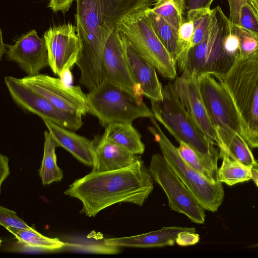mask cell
Wrapping results in <instances>:
<instances>
[{
  "label": "cell",
  "instance_id": "obj_1",
  "mask_svg": "<svg viewBox=\"0 0 258 258\" xmlns=\"http://www.w3.org/2000/svg\"><path fill=\"white\" fill-rule=\"evenodd\" d=\"M75 15L81 50L76 63L79 82L90 90L104 79L103 58L106 41L122 21L152 8L157 0H76Z\"/></svg>",
  "mask_w": 258,
  "mask_h": 258
},
{
  "label": "cell",
  "instance_id": "obj_2",
  "mask_svg": "<svg viewBox=\"0 0 258 258\" xmlns=\"http://www.w3.org/2000/svg\"><path fill=\"white\" fill-rule=\"evenodd\" d=\"M153 179L140 158L119 170L92 171L75 180L64 192L79 199L80 213L89 217L114 204L129 203L142 206L153 191Z\"/></svg>",
  "mask_w": 258,
  "mask_h": 258
},
{
  "label": "cell",
  "instance_id": "obj_3",
  "mask_svg": "<svg viewBox=\"0 0 258 258\" xmlns=\"http://www.w3.org/2000/svg\"><path fill=\"white\" fill-rule=\"evenodd\" d=\"M239 56V43L233 24L217 6L212 9L210 24L204 38L188 51L184 71L195 70L199 74H209L218 78L228 72Z\"/></svg>",
  "mask_w": 258,
  "mask_h": 258
},
{
  "label": "cell",
  "instance_id": "obj_4",
  "mask_svg": "<svg viewBox=\"0 0 258 258\" xmlns=\"http://www.w3.org/2000/svg\"><path fill=\"white\" fill-rule=\"evenodd\" d=\"M216 78L226 89L239 117L241 135L249 147L258 148V50L238 57Z\"/></svg>",
  "mask_w": 258,
  "mask_h": 258
},
{
  "label": "cell",
  "instance_id": "obj_5",
  "mask_svg": "<svg viewBox=\"0 0 258 258\" xmlns=\"http://www.w3.org/2000/svg\"><path fill=\"white\" fill-rule=\"evenodd\" d=\"M88 113L105 128L115 123H132L140 118L154 117L142 97L106 79L87 94Z\"/></svg>",
  "mask_w": 258,
  "mask_h": 258
},
{
  "label": "cell",
  "instance_id": "obj_6",
  "mask_svg": "<svg viewBox=\"0 0 258 258\" xmlns=\"http://www.w3.org/2000/svg\"><path fill=\"white\" fill-rule=\"evenodd\" d=\"M162 100H151L154 118L179 143L182 142L197 152L218 159L215 144L196 125L179 100L173 85L169 83L162 89Z\"/></svg>",
  "mask_w": 258,
  "mask_h": 258
},
{
  "label": "cell",
  "instance_id": "obj_7",
  "mask_svg": "<svg viewBox=\"0 0 258 258\" xmlns=\"http://www.w3.org/2000/svg\"><path fill=\"white\" fill-rule=\"evenodd\" d=\"M150 119L152 125L148 127V130L173 170L205 210L216 212L224 197L222 182L210 181L189 166L180 156L177 148L163 133L154 117Z\"/></svg>",
  "mask_w": 258,
  "mask_h": 258
},
{
  "label": "cell",
  "instance_id": "obj_8",
  "mask_svg": "<svg viewBox=\"0 0 258 258\" xmlns=\"http://www.w3.org/2000/svg\"><path fill=\"white\" fill-rule=\"evenodd\" d=\"M147 10L124 18L117 30L163 77L175 79L176 66L154 31Z\"/></svg>",
  "mask_w": 258,
  "mask_h": 258
},
{
  "label": "cell",
  "instance_id": "obj_9",
  "mask_svg": "<svg viewBox=\"0 0 258 258\" xmlns=\"http://www.w3.org/2000/svg\"><path fill=\"white\" fill-rule=\"evenodd\" d=\"M149 170L152 178L161 187L172 210L185 215L192 222L203 224L205 209L173 170L162 155H152Z\"/></svg>",
  "mask_w": 258,
  "mask_h": 258
},
{
  "label": "cell",
  "instance_id": "obj_10",
  "mask_svg": "<svg viewBox=\"0 0 258 258\" xmlns=\"http://www.w3.org/2000/svg\"><path fill=\"white\" fill-rule=\"evenodd\" d=\"M4 80L12 100L23 110L73 131L82 126V116L58 109L45 97L23 83L20 79L8 76Z\"/></svg>",
  "mask_w": 258,
  "mask_h": 258
},
{
  "label": "cell",
  "instance_id": "obj_11",
  "mask_svg": "<svg viewBox=\"0 0 258 258\" xmlns=\"http://www.w3.org/2000/svg\"><path fill=\"white\" fill-rule=\"evenodd\" d=\"M20 80L63 111L81 116L88 113L87 94L79 86L69 85L61 79L42 74Z\"/></svg>",
  "mask_w": 258,
  "mask_h": 258
},
{
  "label": "cell",
  "instance_id": "obj_12",
  "mask_svg": "<svg viewBox=\"0 0 258 258\" xmlns=\"http://www.w3.org/2000/svg\"><path fill=\"white\" fill-rule=\"evenodd\" d=\"M199 82L205 108L215 130L227 128L241 135L238 114L226 89L209 74H199Z\"/></svg>",
  "mask_w": 258,
  "mask_h": 258
},
{
  "label": "cell",
  "instance_id": "obj_13",
  "mask_svg": "<svg viewBox=\"0 0 258 258\" xmlns=\"http://www.w3.org/2000/svg\"><path fill=\"white\" fill-rule=\"evenodd\" d=\"M47 47L49 67L61 77L76 64L81 45L76 26L71 23L50 27L43 35Z\"/></svg>",
  "mask_w": 258,
  "mask_h": 258
},
{
  "label": "cell",
  "instance_id": "obj_14",
  "mask_svg": "<svg viewBox=\"0 0 258 258\" xmlns=\"http://www.w3.org/2000/svg\"><path fill=\"white\" fill-rule=\"evenodd\" d=\"M175 79L174 89L190 118L198 128L217 145V134L202 97L199 74L195 70H185Z\"/></svg>",
  "mask_w": 258,
  "mask_h": 258
},
{
  "label": "cell",
  "instance_id": "obj_15",
  "mask_svg": "<svg viewBox=\"0 0 258 258\" xmlns=\"http://www.w3.org/2000/svg\"><path fill=\"white\" fill-rule=\"evenodd\" d=\"M6 59L16 62L28 76L40 74L49 67L48 52L45 40L31 30L18 37L12 45H7Z\"/></svg>",
  "mask_w": 258,
  "mask_h": 258
},
{
  "label": "cell",
  "instance_id": "obj_16",
  "mask_svg": "<svg viewBox=\"0 0 258 258\" xmlns=\"http://www.w3.org/2000/svg\"><path fill=\"white\" fill-rule=\"evenodd\" d=\"M103 65L104 79L142 96L133 76L117 28L110 34L105 43Z\"/></svg>",
  "mask_w": 258,
  "mask_h": 258
},
{
  "label": "cell",
  "instance_id": "obj_17",
  "mask_svg": "<svg viewBox=\"0 0 258 258\" xmlns=\"http://www.w3.org/2000/svg\"><path fill=\"white\" fill-rule=\"evenodd\" d=\"M118 32L133 76L141 90L142 96L150 100H162L163 87L158 78L156 68L135 50L121 33Z\"/></svg>",
  "mask_w": 258,
  "mask_h": 258
},
{
  "label": "cell",
  "instance_id": "obj_18",
  "mask_svg": "<svg viewBox=\"0 0 258 258\" xmlns=\"http://www.w3.org/2000/svg\"><path fill=\"white\" fill-rule=\"evenodd\" d=\"M42 120L58 147L67 150L83 164L92 167L94 166L96 159L93 142L50 120Z\"/></svg>",
  "mask_w": 258,
  "mask_h": 258
},
{
  "label": "cell",
  "instance_id": "obj_19",
  "mask_svg": "<svg viewBox=\"0 0 258 258\" xmlns=\"http://www.w3.org/2000/svg\"><path fill=\"white\" fill-rule=\"evenodd\" d=\"M184 231L196 232L195 228L174 226L164 227L158 230L134 236L104 238V240L107 244L118 247L146 248L172 246L176 243L178 233Z\"/></svg>",
  "mask_w": 258,
  "mask_h": 258
},
{
  "label": "cell",
  "instance_id": "obj_20",
  "mask_svg": "<svg viewBox=\"0 0 258 258\" xmlns=\"http://www.w3.org/2000/svg\"><path fill=\"white\" fill-rule=\"evenodd\" d=\"M95 164L92 171L121 169L134 164L139 158L117 143L101 137L95 145Z\"/></svg>",
  "mask_w": 258,
  "mask_h": 258
},
{
  "label": "cell",
  "instance_id": "obj_21",
  "mask_svg": "<svg viewBox=\"0 0 258 258\" xmlns=\"http://www.w3.org/2000/svg\"><path fill=\"white\" fill-rule=\"evenodd\" d=\"M215 131L219 150L225 151L232 159L244 165L258 170V163L248 145L239 134L227 128H218Z\"/></svg>",
  "mask_w": 258,
  "mask_h": 258
},
{
  "label": "cell",
  "instance_id": "obj_22",
  "mask_svg": "<svg viewBox=\"0 0 258 258\" xmlns=\"http://www.w3.org/2000/svg\"><path fill=\"white\" fill-rule=\"evenodd\" d=\"M102 137L117 143L136 155L143 154L145 151L141 135L132 123L111 124L105 127Z\"/></svg>",
  "mask_w": 258,
  "mask_h": 258
},
{
  "label": "cell",
  "instance_id": "obj_23",
  "mask_svg": "<svg viewBox=\"0 0 258 258\" xmlns=\"http://www.w3.org/2000/svg\"><path fill=\"white\" fill-rule=\"evenodd\" d=\"M178 151L185 162L212 182L219 181L217 161L218 159L200 154L184 142L179 143Z\"/></svg>",
  "mask_w": 258,
  "mask_h": 258
},
{
  "label": "cell",
  "instance_id": "obj_24",
  "mask_svg": "<svg viewBox=\"0 0 258 258\" xmlns=\"http://www.w3.org/2000/svg\"><path fill=\"white\" fill-rule=\"evenodd\" d=\"M44 143L43 156L39 175L43 185L61 181L63 174L62 170L57 164L55 148L58 145L55 140L48 131L44 132Z\"/></svg>",
  "mask_w": 258,
  "mask_h": 258
},
{
  "label": "cell",
  "instance_id": "obj_25",
  "mask_svg": "<svg viewBox=\"0 0 258 258\" xmlns=\"http://www.w3.org/2000/svg\"><path fill=\"white\" fill-rule=\"evenodd\" d=\"M219 157L223 160L218 171L220 181L231 186L251 179V168L232 159L224 150H219Z\"/></svg>",
  "mask_w": 258,
  "mask_h": 258
},
{
  "label": "cell",
  "instance_id": "obj_26",
  "mask_svg": "<svg viewBox=\"0 0 258 258\" xmlns=\"http://www.w3.org/2000/svg\"><path fill=\"white\" fill-rule=\"evenodd\" d=\"M152 26L158 38L176 62L178 56V31L151 10H147Z\"/></svg>",
  "mask_w": 258,
  "mask_h": 258
},
{
  "label": "cell",
  "instance_id": "obj_27",
  "mask_svg": "<svg viewBox=\"0 0 258 258\" xmlns=\"http://www.w3.org/2000/svg\"><path fill=\"white\" fill-rule=\"evenodd\" d=\"M18 241L27 246L53 250L63 247L66 243L57 238H49L45 236L32 227L30 229H19L13 227L6 228Z\"/></svg>",
  "mask_w": 258,
  "mask_h": 258
},
{
  "label": "cell",
  "instance_id": "obj_28",
  "mask_svg": "<svg viewBox=\"0 0 258 258\" xmlns=\"http://www.w3.org/2000/svg\"><path fill=\"white\" fill-rule=\"evenodd\" d=\"M151 10L177 31L185 19L183 0H157Z\"/></svg>",
  "mask_w": 258,
  "mask_h": 258
},
{
  "label": "cell",
  "instance_id": "obj_29",
  "mask_svg": "<svg viewBox=\"0 0 258 258\" xmlns=\"http://www.w3.org/2000/svg\"><path fill=\"white\" fill-rule=\"evenodd\" d=\"M186 14V19L190 20L194 25L192 47L200 43L206 36L211 20L212 9H194L188 11Z\"/></svg>",
  "mask_w": 258,
  "mask_h": 258
},
{
  "label": "cell",
  "instance_id": "obj_30",
  "mask_svg": "<svg viewBox=\"0 0 258 258\" xmlns=\"http://www.w3.org/2000/svg\"><path fill=\"white\" fill-rule=\"evenodd\" d=\"M233 29L239 43L238 57L247 56L258 50V38L256 36L238 25L233 24Z\"/></svg>",
  "mask_w": 258,
  "mask_h": 258
},
{
  "label": "cell",
  "instance_id": "obj_31",
  "mask_svg": "<svg viewBox=\"0 0 258 258\" xmlns=\"http://www.w3.org/2000/svg\"><path fill=\"white\" fill-rule=\"evenodd\" d=\"M239 26L258 38V16L248 2L244 5L241 9Z\"/></svg>",
  "mask_w": 258,
  "mask_h": 258
},
{
  "label": "cell",
  "instance_id": "obj_32",
  "mask_svg": "<svg viewBox=\"0 0 258 258\" xmlns=\"http://www.w3.org/2000/svg\"><path fill=\"white\" fill-rule=\"evenodd\" d=\"M0 224L5 228L13 227L25 229L32 228L19 218L15 212L2 206L0 207Z\"/></svg>",
  "mask_w": 258,
  "mask_h": 258
},
{
  "label": "cell",
  "instance_id": "obj_33",
  "mask_svg": "<svg viewBox=\"0 0 258 258\" xmlns=\"http://www.w3.org/2000/svg\"><path fill=\"white\" fill-rule=\"evenodd\" d=\"M248 0H227L230 9L229 20L234 25L239 26L240 12Z\"/></svg>",
  "mask_w": 258,
  "mask_h": 258
},
{
  "label": "cell",
  "instance_id": "obj_34",
  "mask_svg": "<svg viewBox=\"0 0 258 258\" xmlns=\"http://www.w3.org/2000/svg\"><path fill=\"white\" fill-rule=\"evenodd\" d=\"M200 240L199 235L196 232L184 231L178 233L176 243L180 246H189L197 244Z\"/></svg>",
  "mask_w": 258,
  "mask_h": 258
},
{
  "label": "cell",
  "instance_id": "obj_35",
  "mask_svg": "<svg viewBox=\"0 0 258 258\" xmlns=\"http://www.w3.org/2000/svg\"><path fill=\"white\" fill-rule=\"evenodd\" d=\"M74 0H49L48 7L54 12L66 13Z\"/></svg>",
  "mask_w": 258,
  "mask_h": 258
},
{
  "label": "cell",
  "instance_id": "obj_36",
  "mask_svg": "<svg viewBox=\"0 0 258 258\" xmlns=\"http://www.w3.org/2000/svg\"><path fill=\"white\" fill-rule=\"evenodd\" d=\"M185 5V13L188 11L198 9L210 8L214 0H183Z\"/></svg>",
  "mask_w": 258,
  "mask_h": 258
},
{
  "label": "cell",
  "instance_id": "obj_37",
  "mask_svg": "<svg viewBox=\"0 0 258 258\" xmlns=\"http://www.w3.org/2000/svg\"><path fill=\"white\" fill-rule=\"evenodd\" d=\"M10 173L9 166L8 157L2 154L0 155V187L3 182L8 177Z\"/></svg>",
  "mask_w": 258,
  "mask_h": 258
},
{
  "label": "cell",
  "instance_id": "obj_38",
  "mask_svg": "<svg viewBox=\"0 0 258 258\" xmlns=\"http://www.w3.org/2000/svg\"><path fill=\"white\" fill-rule=\"evenodd\" d=\"M0 57L1 59L4 53H6L7 50V45H6L3 42L2 31L1 30V36H0Z\"/></svg>",
  "mask_w": 258,
  "mask_h": 258
},
{
  "label": "cell",
  "instance_id": "obj_39",
  "mask_svg": "<svg viewBox=\"0 0 258 258\" xmlns=\"http://www.w3.org/2000/svg\"><path fill=\"white\" fill-rule=\"evenodd\" d=\"M247 2L250 4L256 15L258 16V0H248Z\"/></svg>",
  "mask_w": 258,
  "mask_h": 258
},
{
  "label": "cell",
  "instance_id": "obj_40",
  "mask_svg": "<svg viewBox=\"0 0 258 258\" xmlns=\"http://www.w3.org/2000/svg\"><path fill=\"white\" fill-rule=\"evenodd\" d=\"M252 178L255 184L258 187V170L255 169H252Z\"/></svg>",
  "mask_w": 258,
  "mask_h": 258
}]
</instances>
